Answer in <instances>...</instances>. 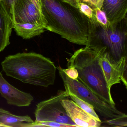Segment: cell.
I'll return each instance as SVG.
<instances>
[{
    "label": "cell",
    "instance_id": "cell-1",
    "mask_svg": "<svg viewBox=\"0 0 127 127\" xmlns=\"http://www.w3.org/2000/svg\"><path fill=\"white\" fill-rule=\"evenodd\" d=\"M46 30L58 34L73 43L86 46L87 18L76 8L61 0H40Z\"/></svg>",
    "mask_w": 127,
    "mask_h": 127
},
{
    "label": "cell",
    "instance_id": "cell-2",
    "mask_svg": "<svg viewBox=\"0 0 127 127\" xmlns=\"http://www.w3.org/2000/svg\"><path fill=\"white\" fill-rule=\"evenodd\" d=\"M1 65L6 75L23 83L44 87L55 83L57 68L41 54L19 53L6 57Z\"/></svg>",
    "mask_w": 127,
    "mask_h": 127
},
{
    "label": "cell",
    "instance_id": "cell-3",
    "mask_svg": "<svg viewBox=\"0 0 127 127\" xmlns=\"http://www.w3.org/2000/svg\"><path fill=\"white\" fill-rule=\"evenodd\" d=\"M100 52L88 47L76 50L68 60V67L76 68L78 79L103 101L115 106L111 90L108 88L99 64Z\"/></svg>",
    "mask_w": 127,
    "mask_h": 127
},
{
    "label": "cell",
    "instance_id": "cell-4",
    "mask_svg": "<svg viewBox=\"0 0 127 127\" xmlns=\"http://www.w3.org/2000/svg\"><path fill=\"white\" fill-rule=\"evenodd\" d=\"M88 32L86 47L95 51L104 50L115 61L127 56V17L108 27L101 26L95 18L88 19Z\"/></svg>",
    "mask_w": 127,
    "mask_h": 127
},
{
    "label": "cell",
    "instance_id": "cell-5",
    "mask_svg": "<svg viewBox=\"0 0 127 127\" xmlns=\"http://www.w3.org/2000/svg\"><path fill=\"white\" fill-rule=\"evenodd\" d=\"M56 68L64 82L65 91L93 105L94 110L104 118L106 122L112 126H127V116L100 98L77 79L69 78L60 66Z\"/></svg>",
    "mask_w": 127,
    "mask_h": 127
},
{
    "label": "cell",
    "instance_id": "cell-6",
    "mask_svg": "<svg viewBox=\"0 0 127 127\" xmlns=\"http://www.w3.org/2000/svg\"><path fill=\"white\" fill-rule=\"evenodd\" d=\"M68 97L66 91L60 90L55 95L38 103L35 111V122H55L78 127L68 116L62 104V99Z\"/></svg>",
    "mask_w": 127,
    "mask_h": 127
},
{
    "label": "cell",
    "instance_id": "cell-7",
    "mask_svg": "<svg viewBox=\"0 0 127 127\" xmlns=\"http://www.w3.org/2000/svg\"><path fill=\"white\" fill-rule=\"evenodd\" d=\"M100 52L99 64L101 67L108 88L122 81L127 88V56H123L119 61L113 60L108 53L102 50Z\"/></svg>",
    "mask_w": 127,
    "mask_h": 127
},
{
    "label": "cell",
    "instance_id": "cell-8",
    "mask_svg": "<svg viewBox=\"0 0 127 127\" xmlns=\"http://www.w3.org/2000/svg\"><path fill=\"white\" fill-rule=\"evenodd\" d=\"M14 23L36 24L46 29L47 24L42 13L31 0H16L12 18Z\"/></svg>",
    "mask_w": 127,
    "mask_h": 127
},
{
    "label": "cell",
    "instance_id": "cell-9",
    "mask_svg": "<svg viewBox=\"0 0 127 127\" xmlns=\"http://www.w3.org/2000/svg\"><path fill=\"white\" fill-rule=\"evenodd\" d=\"M0 93L7 103L17 107H28L34 98L30 94L21 91L6 81L0 72Z\"/></svg>",
    "mask_w": 127,
    "mask_h": 127
},
{
    "label": "cell",
    "instance_id": "cell-10",
    "mask_svg": "<svg viewBox=\"0 0 127 127\" xmlns=\"http://www.w3.org/2000/svg\"><path fill=\"white\" fill-rule=\"evenodd\" d=\"M66 98L62 99V104L68 116L78 127H98L101 122L95 119L81 108L75 102Z\"/></svg>",
    "mask_w": 127,
    "mask_h": 127
},
{
    "label": "cell",
    "instance_id": "cell-11",
    "mask_svg": "<svg viewBox=\"0 0 127 127\" xmlns=\"http://www.w3.org/2000/svg\"><path fill=\"white\" fill-rule=\"evenodd\" d=\"M101 9L110 25H115L127 17V0H103Z\"/></svg>",
    "mask_w": 127,
    "mask_h": 127
},
{
    "label": "cell",
    "instance_id": "cell-12",
    "mask_svg": "<svg viewBox=\"0 0 127 127\" xmlns=\"http://www.w3.org/2000/svg\"><path fill=\"white\" fill-rule=\"evenodd\" d=\"M12 29L13 23L11 17L2 0L0 1V52L10 44Z\"/></svg>",
    "mask_w": 127,
    "mask_h": 127
},
{
    "label": "cell",
    "instance_id": "cell-13",
    "mask_svg": "<svg viewBox=\"0 0 127 127\" xmlns=\"http://www.w3.org/2000/svg\"><path fill=\"white\" fill-rule=\"evenodd\" d=\"M34 122L28 115L17 116L0 108V125L3 127H30Z\"/></svg>",
    "mask_w": 127,
    "mask_h": 127
},
{
    "label": "cell",
    "instance_id": "cell-14",
    "mask_svg": "<svg viewBox=\"0 0 127 127\" xmlns=\"http://www.w3.org/2000/svg\"><path fill=\"white\" fill-rule=\"evenodd\" d=\"M13 29L18 35L24 39H30L40 35L46 30L41 25L29 23H15L13 24Z\"/></svg>",
    "mask_w": 127,
    "mask_h": 127
},
{
    "label": "cell",
    "instance_id": "cell-15",
    "mask_svg": "<svg viewBox=\"0 0 127 127\" xmlns=\"http://www.w3.org/2000/svg\"><path fill=\"white\" fill-rule=\"evenodd\" d=\"M67 93L69 94V96L70 97L72 100L75 102L81 109L84 110L97 121L101 122L98 116L96 113L93 105L78 98L73 94L70 93Z\"/></svg>",
    "mask_w": 127,
    "mask_h": 127
},
{
    "label": "cell",
    "instance_id": "cell-16",
    "mask_svg": "<svg viewBox=\"0 0 127 127\" xmlns=\"http://www.w3.org/2000/svg\"><path fill=\"white\" fill-rule=\"evenodd\" d=\"M94 18L99 24L104 27H108L110 24L104 12L101 9L94 10Z\"/></svg>",
    "mask_w": 127,
    "mask_h": 127
},
{
    "label": "cell",
    "instance_id": "cell-17",
    "mask_svg": "<svg viewBox=\"0 0 127 127\" xmlns=\"http://www.w3.org/2000/svg\"><path fill=\"white\" fill-rule=\"evenodd\" d=\"M77 9L88 19L91 20L94 18V10L86 3L79 2Z\"/></svg>",
    "mask_w": 127,
    "mask_h": 127
},
{
    "label": "cell",
    "instance_id": "cell-18",
    "mask_svg": "<svg viewBox=\"0 0 127 127\" xmlns=\"http://www.w3.org/2000/svg\"><path fill=\"white\" fill-rule=\"evenodd\" d=\"M78 2L86 3L94 10L101 8L103 0H78Z\"/></svg>",
    "mask_w": 127,
    "mask_h": 127
},
{
    "label": "cell",
    "instance_id": "cell-19",
    "mask_svg": "<svg viewBox=\"0 0 127 127\" xmlns=\"http://www.w3.org/2000/svg\"><path fill=\"white\" fill-rule=\"evenodd\" d=\"M35 123L41 125L43 127H74V126L67 124H63L55 122H35Z\"/></svg>",
    "mask_w": 127,
    "mask_h": 127
},
{
    "label": "cell",
    "instance_id": "cell-20",
    "mask_svg": "<svg viewBox=\"0 0 127 127\" xmlns=\"http://www.w3.org/2000/svg\"><path fill=\"white\" fill-rule=\"evenodd\" d=\"M62 70L65 74L70 78L75 80L78 79V73L76 68L73 67H69L67 69H62Z\"/></svg>",
    "mask_w": 127,
    "mask_h": 127
},
{
    "label": "cell",
    "instance_id": "cell-21",
    "mask_svg": "<svg viewBox=\"0 0 127 127\" xmlns=\"http://www.w3.org/2000/svg\"><path fill=\"white\" fill-rule=\"evenodd\" d=\"M5 5L12 20L13 14V9L15 2L16 0H2Z\"/></svg>",
    "mask_w": 127,
    "mask_h": 127
},
{
    "label": "cell",
    "instance_id": "cell-22",
    "mask_svg": "<svg viewBox=\"0 0 127 127\" xmlns=\"http://www.w3.org/2000/svg\"><path fill=\"white\" fill-rule=\"evenodd\" d=\"M32 2L35 4L38 10L42 13L41 10V2L40 0H31Z\"/></svg>",
    "mask_w": 127,
    "mask_h": 127
},
{
    "label": "cell",
    "instance_id": "cell-23",
    "mask_svg": "<svg viewBox=\"0 0 127 127\" xmlns=\"http://www.w3.org/2000/svg\"><path fill=\"white\" fill-rule=\"evenodd\" d=\"M1 0H0V1H1Z\"/></svg>",
    "mask_w": 127,
    "mask_h": 127
}]
</instances>
